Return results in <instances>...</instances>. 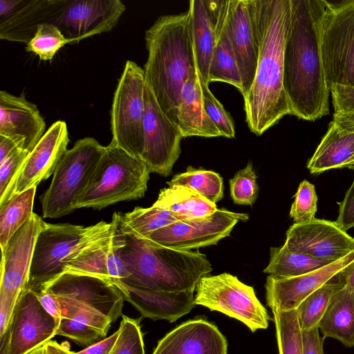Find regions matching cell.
Returning a JSON list of instances; mask_svg holds the SVG:
<instances>
[{
  "label": "cell",
  "mask_w": 354,
  "mask_h": 354,
  "mask_svg": "<svg viewBox=\"0 0 354 354\" xmlns=\"http://www.w3.org/2000/svg\"><path fill=\"white\" fill-rule=\"evenodd\" d=\"M324 0H290L283 49V88L291 115L315 121L329 113L330 93L321 52Z\"/></svg>",
  "instance_id": "6da1fadb"
},
{
  "label": "cell",
  "mask_w": 354,
  "mask_h": 354,
  "mask_svg": "<svg viewBox=\"0 0 354 354\" xmlns=\"http://www.w3.org/2000/svg\"><path fill=\"white\" fill-rule=\"evenodd\" d=\"M259 50L254 82L244 99L250 131L262 135L291 115L283 88V49L290 21V0H247Z\"/></svg>",
  "instance_id": "7a4b0ae2"
},
{
  "label": "cell",
  "mask_w": 354,
  "mask_h": 354,
  "mask_svg": "<svg viewBox=\"0 0 354 354\" xmlns=\"http://www.w3.org/2000/svg\"><path fill=\"white\" fill-rule=\"evenodd\" d=\"M147 59L145 84L158 105L177 125V109L183 86L196 68L187 10L159 17L145 35Z\"/></svg>",
  "instance_id": "3957f363"
},
{
  "label": "cell",
  "mask_w": 354,
  "mask_h": 354,
  "mask_svg": "<svg viewBox=\"0 0 354 354\" xmlns=\"http://www.w3.org/2000/svg\"><path fill=\"white\" fill-rule=\"evenodd\" d=\"M124 236L120 255L129 277L120 283L154 291L195 290L199 280L212 270L206 255L198 251L168 248Z\"/></svg>",
  "instance_id": "277c9868"
},
{
  "label": "cell",
  "mask_w": 354,
  "mask_h": 354,
  "mask_svg": "<svg viewBox=\"0 0 354 354\" xmlns=\"http://www.w3.org/2000/svg\"><path fill=\"white\" fill-rule=\"evenodd\" d=\"M113 226V218L109 223L102 221L89 226L43 221L34 248L27 288L36 294L44 291L66 272L70 261L106 241Z\"/></svg>",
  "instance_id": "5b68a950"
},
{
  "label": "cell",
  "mask_w": 354,
  "mask_h": 354,
  "mask_svg": "<svg viewBox=\"0 0 354 354\" xmlns=\"http://www.w3.org/2000/svg\"><path fill=\"white\" fill-rule=\"evenodd\" d=\"M150 171L141 159L109 143L77 203V209H101L140 199L147 190Z\"/></svg>",
  "instance_id": "8992f818"
},
{
  "label": "cell",
  "mask_w": 354,
  "mask_h": 354,
  "mask_svg": "<svg viewBox=\"0 0 354 354\" xmlns=\"http://www.w3.org/2000/svg\"><path fill=\"white\" fill-rule=\"evenodd\" d=\"M105 149L95 138L86 137L64 153L50 186L39 197L44 218H59L77 209V201Z\"/></svg>",
  "instance_id": "52a82bcc"
},
{
  "label": "cell",
  "mask_w": 354,
  "mask_h": 354,
  "mask_svg": "<svg viewBox=\"0 0 354 354\" xmlns=\"http://www.w3.org/2000/svg\"><path fill=\"white\" fill-rule=\"evenodd\" d=\"M324 3L321 52L328 86H354V0Z\"/></svg>",
  "instance_id": "ba28073f"
},
{
  "label": "cell",
  "mask_w": 354,
  "mask_h": 354,
  "mask_svg": "<svg viewBox=\"0 0 354 354\" xmlns=\"http://www.w3.org/2000/svg\"><path fill=\"white\" fill-rule=\"evenodd\" d=\"M44 291L56 300L61 319L97 313L114 322L122 315L124 298L121 290L100 277L66 272Z\"/></svg>",
  "instance_id": "9c48e42d"
},
{
  "label": "cell",
  "mask_w": 354,
  "mask_h": 354,
  "mask_svg": "<svg viewBox=\"0 0 354 354\" xmlns=\"http://www.w3.org/2000/svg\"><path fill=\"white\" fill-rule=\"evenodd\" d=\"M144 69L127 60L115 90L111 109V130L115 145L140 159L144 147Z\"/></svg>",
  "instance_id": "30bf717a"
},
{
  "label": "cell",
  "mask_w": 354,
  "mask_h": 354,
  "mask_svg": "<svg viewBox=\"0 0 354 354\" xmlns=\"http://www.w3.org/2000/svg\"><path fill=\"white\" fill-rule=\"evenodd\" d=\"M195 305L208 308L235 318L252 332L266 329L271 319L256 297L254 288L224 272L203 277L197 283Z\"/></svg>",
  "instance_id": "8fae6325"
},
{
  "label": "cell",
  "mask_w": 354,
  "mask_h": 354,
  "mask_svg": "<svg viewBox=\"0 0 354 354\" xmlns=\"http://www.w3.org/2000/svg\"><path fill=\"white\" fill-rule=\"evenodd\" d=\"M42 221L33 213L1 249L0 336L8 328L19 298L28 288L34 248Z\"/></svg>",
  "instance_id": "7c38bea8"
},
{
  "label": "cell",
  "mask_w": 354,
  "mask_h": 354,
  "mask_svg": "<svg viewBox=\"0 0 354 354\" xmlns=\"http://www.w3.org/2000/svg\"><path fill=\"white\" fill-rule=\"evenodd\" d=\"M59 322L27 288L19 298L7 329L0 336V354H28L57 335Z\"/></svg>",
  "instance_id": "4fadbf2b"
},
{
  "label": "cell",
  "mask_w": 354,
  "mask_h": 354,
  "mask_svg": "<svg viewBox=\"0 0 354 354\" xmlns=\"http://www.w3.org/2000/svg\"><path fill=\"white\" fill-rule=\"evenodd\" d=\"M248 218L247 214L218 209L207 216L174 222L151 232L143 240L179 250L198 249L216 245L230 235L239 221H246Z\"/></svg>",
  "instance_id": "5bb4252c"
},
{
  "label": "cell",
  "mask_w": 354,
  "mask_h": 354,
  "mask_svg": "<svg viewBox=\"0 0 354 354\" xmlns=\"http://www.w3.org/2000/svg\"><path fill=\"white\" fill-rule=\"evenodd\" d=\"M144 99V147L140 159L151 173L166 177L171 174L180 156L183 138L178 127L162 111L146 84Z\"/></svg>",
  "instance_id": "9a60e30c"
},
{
  "label": "cell",
  "mask_w": 354,
  "mask_h": 354,
  "mask_svg": "<svg viewBox=\"0 0 354 354\" xmlns=\"http://www.w3.org/2000/svg\"><path fill=\"white\" fill-rule=\"evenodd\" d=\"M126 10L120 0H68L53 24L69 44L111 31Z\"/></svg>",
  "instance_id": "2e32d148"
},
{
  "label": "cell",
  "mask_w": 354,
  "mask_h": 354,
  "mask_svg": "<svg viewBox=\"0 0 354 354\" xmlns=\"http://www.w3.org/2000/svg\"><path fill=\"white\" fill-rule=\"evenodd\" d=\"M284 245L291 252L335 262L354 250V238L335 221L315 218L291 225Z\"/></svg>",
  "instance_id": "e0dca14e"
},
{
  "label": "cell",
  "mask_w": 354,
  "mask_h": 354,
  "mask_svg": "<svg viewBox=\"0 0 354 354\" xmlns=\"http://www.w3.org/2000/svg\"><path fill=\"white\" fill-rule=\"evenodd\" d=\"M354 261V250L344 257L317 270L293 277H267L266 298L271 310L288 311L297 309L310 294Z\"/></svg>",
  "instance_id": "ac0fdd59"
},
{
  "label": "cell",
  "mask_w": 354,
  "mask_h": 354,
  "mask_svg": "<svg viewBox=\"0 0 354 354\" xmlns=\"http://www.w3.org/2000/svg\"><path fill=\"white\" fill-rule=\"evenodd\" d=\"M68 142L66 123L58 120L52 124L29 153L12 196L37 187L53 174L61 158L68 150Z\"/></svg>",
  "instance_id": "d6986e66"
},
{
  "label": "cell",
  "mask_w": 354,
  "mask_h": 354,
  "mask_svg": "<svg viewBox=\"0 0 354 354\" xmlns=\"http://www.w3.org/2000/svg\"><path fill=\"white\" fill-rule=\"evenodd\" d=\"M227 32L242 82L245 99L254 80L259 59L247 0H229Z\"/></svg>",
  "instance_id": "ffe728a7"
},
{
  "label": "cell",
  "mask_w": 354,
  "mask_h": 354,
  "mask_svg": "<svg viewBox=\"0 0 354 354\" xmlns=\"http://www.w3.org/2000/svg\"><path fill=\"white\" fill-rule=\"evenodd\" d=\"M46 122L37 106L6 91H0V135L14 138L31 151L46 133Z\"/></svg>",
  "instance_id": "44dd1931"
},
{
  "label": "cell",
  "mask_w": 354,
  "mask_h": 354,
  "mask_svg": "<svg viewBox=\"0 0 354 354\" xmlns=\"http://www.w3.org/2000/svg\"><path fill=\"white\" fill-rule=\"evenodd\" d=\"M225 337L212 323L188 320L168 333L152 354H227Z\"/></svg>",
  "instance_id": "7402d4cb"
},
{
  "label": "cell",
  "mask_w": 354,
  "mask_h": 354,
  "mask_svg": "<svg viewBox=\"0 0 354 354\" xmlns=\"http://www.w3.org/2000/svg\"><path fill=\"white\" fill-rule=\"evenodd\" d=\"M112 218L114 226L110 238L70 261L66 272L100 277L111 281L116 286L129 277L120 255L125 236L119 228L118 212H115Z\"/></svg>",
  "instance_id": "603a6c76"
},
{
  "label": "cell",
  "mask_w": 354,
  "mask_h": 354,
  "mask_svg": "<svg viewBox=\"0 0 354 354\" xmlns=\"http://www.w3.org/2000/svg\"><path fill=\"white\" fill-rule=\"evenodd\" d=\"M213 28L215 45L209 70V83L221 82L242 92L241 75L227 32L229 0H203Z\"/></svg>",
  "instance_id": "cb8c5ba5"
},
{
  "label": "cell",
  "mask_w": 354,
  "mask_h": 354,
  "mask_svg": "<svg viewBox=\"0 0 354 354\" xmlns=\"http://www.w3.org/2000/svg\"><path fill=\"white\" fill-rule=\"evenodd\" d=\"M124 300L131 303L144 317L166 319L170 322L189 313L195 306L194 290L154 291L120 283L117 286Z\"/></svg>",
  "instance_id": "d4e9b609"
},
{
  "label": "cell",
  "mask_w": 354,
  "mask_h": 354,
  "mask_svg": "<svg viewBox=\"0 0 354 354\" xmlns=\"http://www.w3.org/2000/svg\"><path fill=\"white\" fill-rule=\"evenodd\" d=\"M68 0H24L10 16L0 21V39L27 44L38 27L53 24L64 9Z\"/></svg>",
  "instance_id": "484cf974"
},
{
  "label": "cell",
  "mask_w": 354,
  "mask_h": 354,
  "mask_svg": "<svg viewBox=\"0 0 354 354\" xmlns=\"http://www.w3.org/2000/svg\"><path fill=\"white\" fill-rule=\"evenodd\" d=\"M177 126L183 138L221 136L205 111L196 68L189 72L183 86L177 109Z\"/></svg>",
  "instance_id": "4316f807"
},
{
  "label": "cell",
  "mask_w": 354,
  "mask_h": 354,
  "mask_svg": "<svg viewBox=\"0 0 354 354\" xmlns=\"http://www.w3.org/2000/svg\"><path fill=\"white\" fill-rule=\"evenodd\" d=\"M354 156V131L332 120L328 129L307 163L311 174L344 168Z\"/></svg>",
  "instance_id": "83f0119b"
},
{
  "label": "cell",
  "mask_w": 354,
  "mask_h": 354,
  "mask_svg": "<svg viewBox=\"0 0 354 354\" xmlns=\"http://www.w3.org/2000/svg\"><path fill=\"white\" fill-rule=\"evenodd\" d=\"M318 328L324 338H333L346 347H354L353 291L344 285L335 294Z\"/></svg>",
  "instance_id": "f1b7e54d"
},
{
  "label": "cell",
  "mask_w": 354,
  "mask_h": 354,
  "mask_svg": "<svg viewBox=\"0 0 354 354\" xmlns=\"http://www.w3.org/2000/svg\"><path fill=\"white\" fill-rule=\"evenodd\" d=\"M191 32L199 82L209 86V70L215 39L203 0L189 1Z\"/></svg>",
  "instance_id": "f546056e"
},
{
  "label": "cell",
  "mask_w": 354,
  "mask_h": 354,
  "mask_svg": "<svg viewBox=\"0 0 354 354\" xmlns=\"http://www.w3.org/2000/svg\"><path fill=\"white\" fill-rule=\"evenodd\" d=\"M154 204L170 212L180 220L207 216L218 209L215 203L196 192L180 185L162 189Z\"/></svg>",
  "instance_id": "4dcf8cb0"
},
{
  "label": "cell",
  "mask_w": 354,
  "mask_h": 354,
  "mask_svg": "<svg viewBox=\"0 0 354 354\" xmlns=\"http://www.w3.org/2000/svg\"><path fill=\"white\" fill-rule=\"evenodd\" d=\"M178 221L181 220L154 203L149 207H136L124 214L118 212L120 232L140 239H145L151 232Z\"/></svg>",
  "instance_id": "1f68e13d"
},
{
  "label": "cell",
  "mask_w": 354,
  "mask_h": 354,
  "mask_svg": "<svg viewBox=\"0 0 354 354\" xmlns=\"http://www.w3.org/2000/svg\"><path fill=\"white\" fill-rule=\"evenodd\" d=\"M330 263L310 256L290 251L283 244L270 248V261L263 272L278 278L300 276Z\"/></svg>",
  "instance_id": "d6a6232c"
},
{
  "label": "cell",
  "mask_w": 354,
  "mask_h": 354,
  "mask_svg": "<svg viewBox=\"0 0 354 354\" xmlns=\"http://www.w3.org/2000/svg\"><path fill=\"white\" fill-rule=\"evenodd\" d=\"M36 189L37 187H34L15 194L0 205L1 250L4 248L14 234L32 216Z\"/></svg>",
  "instance_id": "836d02e7"
},
{
  "label": "cell",
  "mask_w": 354,
  "mask_h": 354,
  "mask_svg": "<svg viewBox=\"0 0 354 354\" xmlns=\"http://www.w3.org/2000/svg\"><path fill=\"white\" fill-rule=\"evenodd\" d=\"M112 322L97 313H88L73 319L59 320L57 335L66 337L80 344L88 345L104 337Z\"/></svg>",
  "instance_id": "e575fe53"
},
{
  "label": "cell",
  "mask_w": 354,
  "mask_h": 354,
  "mask_svg": "<svg viewBox=\"0 0 354 354\" xmlns=\"http://www.w3.org/2000/svg\"><path fill=\"white\" fill-rule=\"evenodd\" d=\"M344 286V283L339 273L314 291L301 303L297 310L302 330L318 327V324L333 296Z\"/></svg>",
  "instance_id": "d590c367"
},
{
  "label": "cell",
  "mask_w": 354,
  "mask_h": 354,
  "mask_svg": "<svg viewBox=\"0 0 354 354\" xmlns=\"http://www.w3.org/2000/svg\"><path fill=\"white\" fill-rule=\"evenodd\" d=\"M167 184L190 188L215 204L223 198V179L213 171L189 166L186 171L174 175Z\"/></svg>",
  "instance_id": "8d00e7d4"
},
{
  "label": "cell",
  "mask_w": 354,
  "mask_h": 354,
  "mask_svg": "<svg viewBox=\"0 0 354 354\" xmlns=\"http://www.w3.org/2000/svg\"><path fill=\"white\" fill-rule=\"evenodd\" d=\"M279 354H303L302 330L297 310H272Z\"/></svg>",
  "instance_id": "74e56055"
},
{
  "label": "cell",
  "mask_w": 354,
  "mask_h": 354,
  "mask_svg": "<svg viewBox=\"0 0 354 354\" xmlns=\"http://www.w3.org/2000/svg\"><path fill=\"white\" fill-rule=\"evenodd\" d=\"M69 44L60 30L54 24L40 25L33 38L26 44L28 52L35 53L42 61H50L57 52Z\"/></svg>",
  "instance_id": "f35d334b"
},
{
  "label": "cell",
  "mask_w": 354,
  "mask_h": 354,
  "mask_svg": "<svg viewBox=\"0 0 354 354\" xmlns=\"http://www.w3.org/2000/svg\"><path fill=\"white\" fill-rule=\"evenodd\" d=\"M30 151L16 149L0 163V205L11 196Z\"/></svg>",
  "instance_id": "ab89813d"
},
{
  "label": "cell",
  "mask_w": 354,
  "mask_h": 354,
  "mask_svg": "<svg viewBox=\"0 0 354 354\" xmlns=\"http://www.w3.org/2000/svg\"><path fill=\"white\" fill-rule=\"evenodd\" d=\"M229 184L231 198L235 204L252 205L254 203L258 196L259 187L257 175L251 162L237 171L229 180Z\"/></svg>",
  "instance_id": "60d3db41"
},
{
  "label": "cell",
  "mask_w": 354,
  "mask_h": 354,
  "mask_svg": "<svg viewBox=\"0 0 354 354\" xmlns=\"http://www.w3.org/2000/svg\"><path fill=\"white\" fill-rule=\"evenodd\" d=\"M119 336L110 354H145L139 321L123 315Z\"/></svg>",
  "instance_id": "b9f144b4"
},
{
  "label": "cell",
  "mask_w": 354,
  "mask_h": 354,
  "mask_svg": "<svg viewBox=\"0 0 354 354\" xmlns=\"http://www.w3.org/2000/svg\"><path fill=\"white\" fill-rule=\"evenodd\" d=\"M317 196L315 186L306 180L299 184L291 205L290 216L294 223H306L315 218Z\"/></svg>",
  "instance_id": "7bdbcfd3"
},
{
  "label": "cell",
  "mask_w": 354,
  "mask_h": 354,
  "mask_svg": "<svg viewBox=\"0 0 354 354\" xmlns=\"http://www.w3.org/2000/svg\"><path fill=\"white\" fill-rule=\"evenodd\" d=\"M201 84L203 102L205 111L220 131L221 136L227 138L235 137L233 121L222 104L215 97L209 88V86Z\"/></svg>",
  "instance_id": "ee69618b"
},
{
  "label": "cell",
  "mask_w": 354,
  "mask_h": 354,
  "mask_svg": "<svg viewBox=\"0 0 354 354\" xmlns=\"http://www.w3.org/2000/svg\"><path fill=\"white\" fill-rule=\"evenodd\" d=\"M352 169L354 171V168ZM339 206V214L335 223L346 232L354 227V179Z\"/></svg>",
  "instance_id": "f6af8a7d"
},
{
  "label": "cell",
  "mask_w": 354,
  "mask_h": 354,
  "mask_svg": "<svg viewBox=\"0 0 354 354\" xmlns=\"http://www.w3.org/2000/svg\"><path fill=\"white\" fill-rule=\"evenodd\" d=\"M330 92L334 113L354 112V86H335Z\"/></svg>",
  "instance_id": "bcb514c9"
},
{
  "label": "cell",
  "mask_w": 354,
  "mask_h": 354,
  "mask_svg": "<svg viewBox=\"0 0 354 354\" xmlns=\"http://www.w3.org/2000/svg\"><path fill=\"white\" fill-rule=\"evenodd\" d=\"M324 339L318 327L302 330L303 354H324Z\"/></svg>",
  "instance_id": "7dc6e473"
},
{
  "label": "cell",
  "mask_w": 354,
  "mask_h": 354,
  "mask_svg": "<svg viewBox=\"0 0 354 354\" xmlns=\"http://www.w3.org/2000/svg\"><path fill=\"white\" fill-rule=\"evenodd\" d=\"M119 336V330L114 332L111 336L93 344L75 354H110Z\"/></svg>",
  "instance_id": "c3c4849f"
},
{
  "label": "cell",
  "mask_w": 354,
  "mask_h": 354,
  "mask_svg": "<svg viewBox=\"0 0 354 354\" xmlns=\"http://www.w3.org/2000/svg\"><path fill=\"white\" fill-rule=\"evenodd\" d=\"M37 295L44 309L59 323L61 315L55 298L46 291Z\"/></svg>",
  "instance_id": "681fc988"
},
{
  "label": "cell",
  "mask_w": 354,
  "mask_h": 354,
  "mask_svg": "<svg viewBox=\"0 0 354 354\" xmlns=\"http://www.w3.org/2000/svg\"><path fill=\"white\" fill-rule=\"evenodd\" d=\"M333 120L345 128L354 131V112L334 113ZM344 168H354V156L346 164Z\"/></svg>",
  "instance_id": "f907efd6"
},
{
  "label": "cell",
  "mask_w": 354,
  "mask_h": 354,
  "mask_svg": "<svg viewBox=\"0 0 354 354\" xmlns=\"http://www.w3.org/2000/svg\"><path fill=\"white\" fill-rule=\"evenodd\" d=\"M17 148H22L20 142L14 138L0 135V163Z\"/></svg>",
  "instance_id": "816d5d0a"
},
{
  "label": "cell",
  "mask_w": 354,
  "mask_h": 354,
  "mask_svg": "<svg viewBox=\"0 0 354 354\" xmlns=\"http://www.w3.org/2000/svg\"><path fill=\"white\" fill-rule=\"evenodd\" d=\"M23 2L24 0H1L0 21H3L14 13Z\"/></svg>",
  "instance_id": "f5cc1de1"
},
{
  "label": "cell",
  "mask_w": 354,
  "mask_h": 354,
  "mask_svg": "<svg viewBox=\"0 0 354 354\" xmlns=\"http://www.w3.org/2000/svg\"><path fill=\"white\" fill-rule=\"evenodd\" d=\"M44 354H75L71 351L70 345L64 342L62 344L50 340L44 344Z\"/></svg>",
  "instance_id": "db71d44e"
},
{
  "label": "cell",
  "mask_w": 354,
  "mask_h": 354,
  "mask_svg": "<svg viewBox=\"0 0 354 354\" xmlns=\"http://www.w3.org/2000/svg\"><path fill=\"white\" fill-rule=\"evenodd\" d=\"M340 274L344 285L354 292V261L346 266Z\"/></svg>",
  "instance_id": "11a10c76"
},
{
  "label": "cell",
  "mask_w": 354,
  "mask_h": 354,
  "mask_svg": "<svg viewBox=\"0 0 354 354\" xmlns=\"http://www.w3.org/2000/svg\"><path fill=\"white\" fill-rule=\"evenodd\" d=\"M28 354H44V345L36 348Z\"/></svg>",
  "instance_id": "9f6ffc18"
}]
</instances>
